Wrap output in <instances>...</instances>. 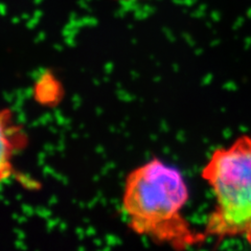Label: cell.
Masks as SVG:
<instances>
[{"label":"cell","mask_w":251,"mask_h":251,"mask_svg":"<svg viewBox=\"0 0 251 251\" xmlns=\"http://www.w3.org/2000/svg\"><path fill=\"white\" fill-rule=\"evenodd\" d=\"M190 190L176 167L152 158L133 169L126 178L122 209L129 228L159 245L177 250L207 240L184 215Z\"/></svg>","instance_id":"obj_1"},{"label":"cell","mask_w":251,"mask_h":251,"mask_svg":"<svg viewBox=\"0 0 251 251\" xmlns=\"http://www.w3.org/2000/svg\"><path fill=\"white\" fill-rule=\"evenodd\" d=\"M201 177L215 201L203 229L206 238L241 239L251 245V135L243 134L217 148Z\"/></svg>","instance_id":"obj_2"},{"label":"cell","mask_w":251,"mask_h":251,"mask_svg":"<svg viewBox=\"0 0 251 251\" xmlns=\"http://www.w3.org/2000/svg\"><path fill=\"white\" fill-rule=\"evenodd\" d=\"M25 141V136L14 123L10 110H0V184L13 177L15 155Z\"/></svg>","instance_id":"obj_3"},{"label":"cell","mask_w":251,"mask_h":251,"mask_svg":"<svg viewBox=\"0 0 251 251\" xmlns=\"http://www.w3.org/2000/svg\"><path fill=\"white\" fill-rule=\"evenodd\" d=\"M125 1H130V0H125Z\"/></svg>","instance_id":"obj_4"}]
</instances>
